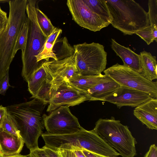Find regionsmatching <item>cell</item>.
Listing matches in <instances>:
<instances>
[{
	"instance_id": "26",
	"label": "cell",
	"mask_w": 157,
	"mask_h": 157,
	"mask_svg": "<svg viewBox=\"0 0 157 157\" xmlns=\"http://www.w3.org/2000/svg\"><path fill=\"white\" fill-rule=\"evenodd\" d=\"M1 128L10 134L21 137L15 121L8 113L4 118Z\"/></svg>"
},
{
	"instance_id": "23",
	"label": "cell",
	"mask_w": 157,
	"mask_h": 157,
	"mask_svg": "<svg viewBox=\"0 0 157 157\" xmlns=\"http://www.w3.org/2000/svg\"><path fill=\"white\" fill-rule=\"evenodd\" d=\"M54 44L45 42L40 52L36 56L37 63L42 64L45 61H48L50 58L57 61L55 54L53 51Z\"/></svg>"
},
{
	"instance_id": "39",
	"label": "cell",
	"mask_w": 157,
	"mask_h": 157,
	"mask_svg": "<svg viewBox=\"0 0 157 157\" xmlns=\"http://www.w3.org/2000/svg\"><path fill=\"white\" fill-rule=\"evenodd\" d=\"M9 1L8 0H0V3L9 2Z\"/></svg>"
},
{
	"instance_id": "20",
	"label": "cell",
	"mask_w": 157,
	"mask_h": 157,
	"mask_svg": "<svg viewBox=\"0 0 157 157\" xmlns=\"http://www.w3.org/2000/svg\"><path fill=\"white\" fill-rule=\"evenodd\" d=\"M47 81L50 82L48 80L47 74L42 64L34 73L27 82L28 90L32 95V98L36 97L40 87Z\"/></svg>"
},
{
	"instance_id": "40",
	"label": "cell",
	"mask_w": 157,
	"mask_h": 157,
	"mask_svg": "<svg viewBox=\"0 0 157 157\" xmlns=\"http://www.w3.org/2000/svg\"><path fill=\"white\" fill-rule=\"evenodd\" d=\"M4 156L2 153H0V157H3Z\"/></svg>"
},
{
	"instance_id": "25",
	"label": "cell",
	"mask_w": 157,
	"mask_h": 157,
	"mask_svg": "<svg viewBox=\"0 0 157 157\" xmlns=\"http://www.w3.org/2000/svg\"><path fill=\"white\" fill-rule=\"evenodd\" d=\"M52 87L51 82L46 81L40 87L35 98L49 103L53 94Z\"/></svg>"
},
{
	"instance_id": "2",
	"label": "cell",
	"mask_w": 157,
	"mask_h": 157,
	"mask_svg": "<svg viewBox=\"0 0 157 157\" xmlns=\"http://www.w3.org/2000/svg\"><path fill=\"white\" fill-rule=\"evenodd\" d=\"M27 0H10L9 14L6 26L0 36V82L9 71L14 56L16 42L23 24L27 21Z\"/></svg>"
},
{
	"instance_id": "16",
	"label": "cell",
	"mask_w": 157,
	"mask_h": 157,
	"mask_svg": "<svg viewBox=\"0 0 157 157\" xmlns=\"http://www.w3.org/2000/svg\"><path fill=\"white\" fill-rule=\"evenodd\" d=\"M120 86L112 78L104 75L97 84L88 91L86 95L89 101H103Z\"/></svg>"
},
{
	"instance_id": "41",
	"label": "cell",
	"mask_w": 157,
	"mask_h": 157,
	"mask_svg": "<svg viewBox=\"0 0 157 157\" xmlns=\"http://www.w3.org/2000/svg\"><path fill=\"white\" fill-rule=\"evenodd\" d=\"M0 153H1V147H0Z\"/></svg>"
},
{
	"instance_id": "13",
	"label": "cell",
	"mask_w": 157,
	"mask_h": 157,
	"mask_svg": "<svg viewBox=\"0 0 157 157\" xmlns=\"http://www.w3.org/2000/svg\"><path fill=\"white\" fill-rule=\"evenodd\" d=\"M151 98L148 94L133 88L120 86L103 101L113 103L120 108L124 106L136 107Z\"/></svg>"
},
{
	"instance_id": "9",
	"label": "cell",
	"mask_w": 157,
	"mask_h": 157,
	"mask_svg": "<svg viewBox=\"0 0 157 157\" xmlns=\"http://www.w3.org/2000/svg\"><path fill=\"white\" fill-rule=\"evenodd\" d=\"M44 122L46 132L53 135L71 134L83 128L67 105L61 106L53 111L49 115H45Z\"/></svg>"
},
{
	"instance_id": "33",
	"label": "cell",
	"mask_w": 157,
	"mask_h": 157,
	"mask_svg": "<svg viewBox=\"0 0 157 157\" xmlns=\"http://www.w3.org/2000/svg\"><path fill=\"white\" fill-rule=\"evenodd\" d=\"M61 157H77L73 150L58 149Z\"/></svg>"
},
{
	"instance_id": "8",
	"label": "cell",
	"mask_w": 157,
	"mask_h": 157,
	"mask_svg": "<svg viewBox=\"0 0 157 157\" xmlns=\"http://www.w3.org/2000/svg\"><path fill=\"white\" fill-rule=\"evenodd\" d=\"M103 72L120 86L141 91L152 98L157 99V82L148 80L128 67L117 63L105 69Z\"/></svg>"
},
{
	"instance_id": "29",
	"label": "cell",
	"mask_w": 157,
	"mask_h": 157,
	"mask_svg": "<svg viewBox=\"0 0 157 157\" xmlns=\"http://www.w3.org/2000/svg\"><path fill=\"white\" fill-rule=\"evenodd\" d=\"M9 71L0 82V94L4 95L7 90L10 86L9 82Z\"/></svg>"
},
{
	"instance_id": "37",
	"label": "cell",
	"mask_w": 157,
	"mask_h": 157,
	"mask_svg": "<svg viewBox=\"0 0 157 157\" xmlns=\"http://www.w3.org/2000/svg\"><path fill=\"white\" fill-rule=\"evenodd\" d=\"M7 113L6 107L0 105V129L4 118Z\"/></svg>"
},
{
	"instance_id": "3",
	"label": "cell",
	"mask_w": 157,
	"mask_h": 157,
	"mask_svg": "<svg viewBox=\"0 0 157 157\" xmlns=\"http://www.w3.org/2000/svg\"><path fill=\"white\" fill-rule=\"evenodd\" d=\"M111 24L124 35H132L150 25L147 12L133 0H105Z\"/></svg>"
},
{
	"instance_id": "32",
	"label": "cell",
	"mask_w": 157,
	"mask_h": 157,
	"mask_svg": "<svg viewBox=\"0 0 157 157\" xmlns=\"http://www.w3.org/2000/svg\"><path fill=\"white\" fill-rule=\"evenodd\" d=\"M30 151L28 157H49L42 148H38Z\"/></svg>"
},
{
	"instance_id": "12",
	"label": "cell",
	"mask_w": 157,
	"mask_h": 157,
	"mask_svg": "<svg viewBox=\"0 0 157 157\" xmlns=\"http://www.w3.org/2000/svg\"><path fill=\"white\" fill-rule=\"evenodd\" d=\"M89 100L87 95L77 90L68 82L59 86L54 92L49 103L47 112H51L61 106H73Z\"/></svg>"
},
{
	"instance_id": "14",
	"label": "cell",
	"mask_w": 157,
	"mask_h": 157,
	"mask_svg": "<svg viewBox=\"0 0 157 157\" xmlns=\"http://www.w3.org/2000/svg\"><path fill=\"white\" fill-rule=\"evenodd\" d=\"M134 116L147 128L157 129V99L152 98L135 108Z\"/></svg>"
},
{
	"instance_id": "4",
	"label": "cell",
	"mask_w": 157,
	"mask_h": 157,
	"mask_svg": "<svg viewBox=\"0 0 157 157\" xmlns=\"http://www.w3.org/2000/svg\"><path fill=\"white\" fill-rule=\"evenodd\" d=\"M37 2L35 0H27L26 7L28 32L25 46L21 52V75L27 82L43 64L37 63L36 56L42 49L47 38L41 31L37 22L36 12Z\"/></svg>"
},
{
	"instance_id": "6",
	"label": "cell",
	"mask_w": 157,
	"mask_h": 157,
	"mask_svg": "<svg viewBox=\"0 0 157 157\" xmlns=\"http://www.w3.org/2000/svg\"><path fill=\"white\" fill-rule=\"evenodd\" d=\"M41 136L45 145L55 150L66 144L99 154L105 145L103 140L93 129L88 131L83 128L75 133L64 135H53L46 132Z\"/></svg>"
},
{
	"instance_id": "7",
	"label": "cell",
	"mask_w": 157,
	"mask_h": 157,
	"mask_svg": "<svg viewBox=\"0 0 157 157\" xmlns=\"http://www.w3.org/2000/svg\"><path fill=\"white\" fill-rule=\"evenodd\" d=\"M78 73L83 75H96L105 69L107 53L103 45L84 42L73 46Z\"/></svg>"
},
{
	"instance_id": "17",
	"label": "cell",
	"mask_w": 157,
	"mask_h": 157,
	"mask_svg": "<svg viewBox=\"0 0 157 157\" xmlns=\"http://www.w3.org/2000/svg\"><path fill=\"white\" fill-rule=\"evenodd\" d=\"M24 142L21 137L10 134L0 129V146L4 156L19 154Z\"/></svg>"
},
{
	"instance_id": "22",
	"label": "cell",
	"mask_w": 157,
	"mask_h": 157,
	"mask_svg": "<svg viewBox=\"0 0 157 157\" xmlns=\"http://www.w3.org/2000/svg\"><path fill=\"white\" fill-rule=\"evenodd\" d=\"M36 12L40 27L44 35L48 37L56 27L53 25L48 17L38 8L37 5L36 8Z\"/></svg>"
},
{
	"instance_id": "36",
	"label": "cell",
	"mask_w": 157,
	"mask_h": 157,
	"mask_svg": "<svg viewBox=\"0 0 157 157\" xmlns=\"http://www.w3.org/2000/svg\"><path fill=\"white\" fill-rule=\"evenodd\" d=\"M85 155L86 157H115L107 156L101 155H100L90 152L83 149L79 148Z\"/></svg>"
},
{
	"instance_id": "27",
	"label": "cell",
	"mask_w": 157,
	"mask_h": 157,
	"mask_svg": "<svg viewBox=\"0 0 157 157\" xmlns=\"http://www.w3.org/2000/svg\"><path fill=\"white\" fill-rule=\"evenodd\" d=\"M27 32L28 26L27 21L23 24L18 36L13 53L14 56L18 50H21L22 52L24 50L27 41Z\"/></svg>"
},
{
	"instance_id": "5",
	"label": "cell",
	"mask_w": 157,
	"mask_h": 157,
	"mask_svg": "<svg viewBox=\"0 0 157 157\" xmlns=\"http://www.w3.org/2000/svg\"><path fill=\"white\" fill-rule=\"evenodd\" d=\"M93 130L122 157H134L136 155V140L128 127L120 120L113 117L110 119L100 118Z\"/></svg>"
},
{
	"instance_id": "34",
	"label": "cell",
	"mask_w": 157,
	"mask_h": 157,
	"mask_svg": "<svg viewBox=\"0 0 157 157\" xmlns=\"http://www.w3.org/2000/svg\"><path fill=\"white\" fill-rule=\"evenodd\" d=\"M42 148L44 150L49 157H61L57 150L53 149L45 145Z\"/></svg>"
},
{
	"instance_id": "28",
	"label": "cell",
	"mask_w": 157,
	"mask_h": 157,
	"mask_svg": "<svg viewBox=\"0 0 157 157\" xmlns=\"http://www.w3.org/2000/svg\"><path fill=\"white\" fill-rule=\"evenodd\" d=\"M148 4L150 25L157 27V0H149Z\"/></svg>"
},
{
	"instance_id": "30",
	"label": "cell",
	"mask_w": 157,
	"mask_h": 157,
	"mask_svg": "<svg viewBox=\"0 0 157 157\" xmlns=\"http://www.w3.org/2000/svg\"><path fill=\"white\" fill-rule=\"evenodd\" d=\"M7 13L0 6V36L5 29L8 20Z\"/></svg>"
},
{
	"instance_id": "38",
	"label": "cell",
	"mask_w": 157,
	"mask_h": 157,
	"mask_svg": "<svg viewBox=\"0 0 157 157\" xmlns=\"http://www.w3.org/2000/svg\"><path fill=\"white\" fill-rule=\"evenodd\" d=\"M3 157H28V156L27 155H22L19 154L10 156H3Z\"/></svg>"
},
{
	"instance_id": "31",
	"label": "cell",
	"mask_w": 157,
	"mask_h": 157,
	"mask_svg": "<svg viewBox=\"0 0 157 157\" xmlns=\"http://www.w3.org/2000/svg\"><path fill=\"white\" fill-rule=\"evenodd\" d=\"M62 31L61 29L56 27L52 33L47 37L46 42L55 44Z\"/></svg>"
},
{
	"instance_id": "24",
	"label": "cell",
	"mask_w": 157,
	"mask_h": 157,
	"mask_svg": "<svg viewBox=\"0 0 157 157\" xmlns=\"http://www.w3.org/2000/svg\"><path fill=\"white\" fill-rule=\"evenodd\" d=\"M149 45L154 41L157 42V27L149 25L136 33Z\"/></svg>"
},
{
	"instance_id": "21",
	"label": "cell",
	"mask_w": 157,
	"mask_h": 157,
	"mask_svg": "<svg viewBox=\"0 0 157 157\" xmlns=\"http://www.w3.org/2000/svg\"><path fill=\"white\" fill-rule=\"evenodd\" d=\"M85 4L109 25L111 19L105 0H83Z\"/></svg>"
},
{
	"instance_id": "35",
	"label": "cell",
	"mask_w": 157,
	"mask_h": 157,
	"mask_svg": "<svg viewBox=\"0 0 157 157\" xmlns=\"http://www.w3.org/2000/svg\"><path fill=\"white\" fill-rule=\"evenodd\" d=\"M144 157H157V147L155 144L150 146Z\"/></svg>"
},
{
	"instance_id": "19",
	"label": "cell",
	"mask_w": 157,
	"mask_h": 157,
	"mask_svg": "<svg viewBox=\"0 0 157 157\" xmlns=\"http://www.w3.org/2000/svg\"><path fill=\"white\" fill-rule=\"evenodd\" d=\"M142 67L141 75L150 81L157 78V62L155 56L143 51L140 54Z\"/></svg>"
},
{
	"instance_id": "15",
	"label": "cell",
	"mask_w": 157,
	"mask_h": 157,
	"mask_svg": "<svg viewBox=\"0 0 157 157\" xmlns=\"http://www.w3.org/2000/svg\"><path fill=\"white\" fill-rule=\"evenodd\" d=\"M111 42L112 49L122 59L123 65L140 74L142 67L140 55L136 53L129 47L121 45L114 39H111Z\"/></svg>"
},
{
	"instance_id": "18",
	"label": "cell",
	"mask_w": 157,
	"mask_h": 157,
	"mask_svg": "<svg viewBox=\"0 0 157 157\" xmlns=\"http://www.w3.org/2000/svg\"><path fill=\"white\" fill-rule=\"evenodd\" d=\"M104 75H83L78 74L69 79L68 83L72 86L86 94L88 91L94 86Z\"/></svg>"
},
{
	"instance_id": "11",
	"label": "cell",
	"mask_w": 157,
	"mask_h": 157,
	"mask_svg": "<svg viewBox=\"0 0 157 157\" xmlns=\"http://www.w3.org/2000/svg\"><path fill=\"white\" fill-rule=\"evenodd\" d=\"M67 5L72 20L81 27L96 32L109 25L92 11L83 0H68Z\"/></svg>"
},
{
	"instance_id": "1",
	"label": "cell",
	"mask_w": 157,
	"mask_h": 157,
	"mask_svg": "<svg viewBox=\"0 0 157 157\" xmlns=\"http://www.w3.org/2000/svg\"><path fill=\"white\" fill-rule=\"evenodd\" d=\"M47 103L36 98L8 106L7 113L15 121L20 136L30 151L39 148L38 141L45 128L43 111Z\"/></svg>"
},
{
	"instance_id": "10",
	"label": "cell",
	"mask_w": 157,
	"mask_h": 157,
	"mask_svg": "<svg viewBox=\"0 0 157 157\" xmlns=\"http://www.w3.org/2000/svg\"><path fill=\"white\" fill-rule=\"evenodd\" d=\"M75 53L71 56L57 61H45L43 66L51 81L53 94L61 84L68 82L69 79L79 74Z\"/></svg>"
}]
</instances>
